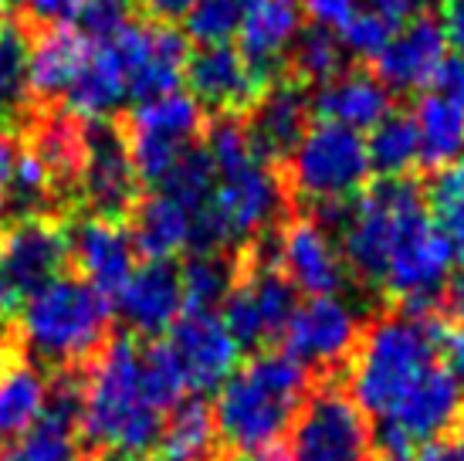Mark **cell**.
Returning a JSON list of instances; mask_svg holds the SVG:
<instances>
[{
  "label": "cell",
  "instance_id": "obj_2",
  "mask_svg": "<svg viewBox=\"0 0 464 461\" xmlns=\"http://www.w3.org/2000/svg\"><path fill=\"white\" fill-rule=\"evenodd\" d=\"M319 384L315 373L305 370L298 359L285 357L282 349H265L247 357L241 370L227 377L218 390V427L231 455L251 458L268 448L288 445L295 417L312 387Z\"/></svg>",
  "mask_w": 464,
  "mask_h": 461
},
{
  "label": "cell",
  "instance_id": "obj_48",
  "mask_svg": "<svg viewBox=\"0 0 464 461\" xmlns=\"http://www.w3.org/2000/svg\"><path fill=\"white\" fill-rule=\"evenodd\" d=\"M413 461H464V427L424 445Z\"/></svg>",
  "mask_w": 464,
  "mask_h": 461
},
{
  "label": "cell",
  "instance_id": "obj_50",
  "mask_svg": "<svg viewBox=\"0 0 464 461\" xmlns=\"http://www.w3.org/2000/svg\"><path fill=\"white\" fill-rule=\"evenodd\" d=\"M14 346H21L14 322H0V357H4V353H11Z\"/></svg>",
  "mask_w": 464,
  "mask_h": 461
},
{
  "label": "cell",
  "instance_id": "obj_31",
  "mask_svg": "<svg viewBox=\"0 0 464 461\" xmlns=\"http://www.w3.org/2000/svg\"><path fill=\"white\" fill-rule=\"evenodd\" d=\"M27 31L14 17L0 21V126L21 129L34 113L27 95Z\"/></svg>",
  "mask_w": 464,
  "mask_h": 461
},
{
  "label": "cell",
  "instance_id": "obj_29",
  "mask_svg": "<svg viewBox=\"0 0 464 461\" xmlns=\"http://www.w3.org/2000/svg\"><path fill=\"white\" fill-rule=\"evenodd\" d=\"M241 271V248L234 251H187L180 261L183 312H218Z\"/></svg>",
  "mask_w": 464,
  "mask_h": 461
},
{
  "label": "cell",
  "instance_id": "obj_36",
  "mask_svg": "<svg viewBox=\"0 0 464 461\" xmlns=\"http://www.w3.org/2000/svg\"><path fill=\"white\" fill-rule=\"evenodd\" d=\"M427 211L438 221V228L448 234L454 258L464 261V156L451 167L438 170L424 191Z\"/></svg>",
  "mask_w": 464,
  "mask_h": 461
},
{
  "label": "cell",
  "instance_id": "obj_33",
  "mask_svg": "<svg viewBox=\"0 0 464 461\" xmlns=\"http://www.w3.org/2000/svg\"><path fill=\"white\" fill-rule=\"evenodd\" d=\"M156 191L167 193L169 201H177L190 218L214 201V191H218V167H214V160L207 153L204 140L194 142L190 150H183L180 160L173 163V170L163 177V183H160Z\"/></svg>",
  "mask_w": 464,
  "mask_h": 461
},
{
  "label": "cell",
  "instance_id": "obj_16",
  "mask_svg": "<svg viewBox=\"0 0 464 461\" xmlns=\"http://www.w3.org/2000/svg\"><path fill=\"white\" fill-rule=\"evenodd\" d=\"M167 343L173 346L183 380L197 397L220 390L241 359V349L234 346L218 312H180V319L169 326Z\"/></svg>",
  "mask_w": 464,
  "mask_h": 461
},
{
  "label": "cell",
  "instance_id": "obj_53",
  "mask_svg": "<svg viewBox=\"0 0 464 461\" xmlns=\"http://www.w3.org/2000/svg\"><path fill=\"white\" fill-rule=\"evenodd\" d=\"M0 21H4V17H0Z\"/></svg>",
  "mask_w": 464,
  "mask_h": 461
},
{
  "label": "cell",
  "instance_id": "obj_49",
  "mask_svg": "<svg viewBox=\"0 0 464 461\" xmlns=\"http://www.w3.org/2000/svg\"><path fill=\"white\" fill-rule=\"evenodd\" d=\"M427 4L430 0H370V7L373 11H380L383 17H390L393 25H407V21H413V17H420V14L427 11Z\"/></svg>",
  "mask_w": 464,
  "mask_h": 461
},
{
  "label": "cell",
  "instance_id": "obj_35",
  "mask_svg": "<svg viewBox=\"0 0 464 461\" xmlns=\"http://www.w3.org/2000/svg\"><path fill=\"white\" fill-rule=\"evenodd\" d=\"M0 461H85L75 424L41 414V421L17 445L0 451Z\"/></svg>",
  "mask_w": 464,
  "mask_h": 461
},
{
  "label": "cell",
  "instance_id": "obj_14",
  "mask_svg": "<svg viewBox=\"0 0 464 461\" xmlns=\"http://www.w3.org/2000/svg\"><path fill=\"white\" fill-rule=\"evenodd\" d=\"M0 271L31 295L68 271V218H34L0 230Z\"/></svg>",
  "mask_w": 464,
  "mask_h": 461
},
{
  "label": "cell",
  "instance_id": "obj_46",
  "mask_svg": "<svg viewBox=\"0 0 464 461\" xmlns=\"http://www.w3.org/2000/svg\"><path fill=\"white\" fill-rule=\"evenodd\" d=\"M430 89L454 99L458 105H464V58L461 54H448V62L440 64V72Z\"/></svg>",
  "mask_w": 464,
  "mask_h": 461
},
{
  "label": "cell",
  "instance_id": "obj_17",
  "mask_svg": "<svg viewBox=\"0 0 464 461\" xmlns=\"http://www.w3.org/2000/svg\"><path fill=\"white\" fill-rule=\"evenodd\" d=\"M444 62H448L444 27L430 14H420L403 27H397V34L390 38L387 48L370 62V72L393 95H407V92L430 89Z\"/></svg>",
  "mask_w": 464,
  "mask_h": 461
},
{
  "label": "cell",
  "instance_id": "obj_26",
  "mask_svg": "<svg viewBox=\"0 0 464 461\" xmlns=\"http://www.w3.org/2000/svg\"><path fill=\"white\" fill-rule=\"evenodd\" d=\"M190 214L167 193L146 191L140 204L132 207L126 230L132 238L136 255L146 261H173V255L187 251L190 244Z\"/></svg>",
  "mask_w": 464,
  "mask_h": 461
},
{
  "label": "cell",
  "instance_id": "obj_12",
  "mask_svg": "<svg viewBox=\"0 0 464 461\" xmlns=\"http://www.w3.org/2000/svg\"><path fill=\"white\" fill-rule=\"evenodd\" d=\"M241 119L251 142V156L265 167L278 170L295 153V146L312 126V89L278 75Z\"/></svg>",
  "mask_w": 464,
  "mask_h": 461
},
{
  "label": "cell",
  "instance_id": "obj_27",
  "mask_svg": "<svg viewBox=\"0 0 464 461\" xmlns=\"http://www.w3.org/2000/svg\"><path fill=\"white\" fill-rule=\"evenodd\" d=\"M122 99H126V72H122L116 48L92 44L89 62L82 64V72L72 82V89L58 109H65L85 123H99V119H109L116 113Z\"/></svg>",
  "mask_w": 464,
  "mask_h": 461
},
{
  "label": "cell",
  "instance_id": "obj_32",
  "mask_svg": "<svg viewBox=\"0 0 464 461\" xmlns=\"http://www.w3.org/2000/svg\"><path fill=\"white\" fill-rule=\"evenodd\" d=\"M366 156L376 177H411V170L420 163V132L413 113L393 109L380 126L370 129Z\"/></svg>",
  "mask_w": 464,
  "mask_h": 461
},
{
  "label": "cell",
  "instance_id": "obj_15",
  "mask_svg": "<svg viewBox=\"0 0 464 461\" xmlns=\"http://www.w3.org/2000/svg\"><path fill=\"white\" fill-rule=\"evenodd\" d=\"M282 271L309 299L335 295L349 285L339 241L295 207L282 221Z\"/></svg>",
  "mask_w": 464,
  "mask_h": 461
},
{
  "label": "cell",
  "instance_id": "obj_10",
  "mask_svg": "<svg viewBox=\"0 0 464 461\" xmlns=\"http://www.w3.org/2000/svg\"><path fill=\"white\" fill-rule=\"evenodd\" d=\"M146 193L142 180L130 160V150L122 142V132L112 119L89 123V160L82 177V211L95 218L126 224L132 207Z\"/></svg>",
  "mask_w": 464,
  "mask_h": 461
},
{
  "label": "cell",
  "instance_id": "obj_40",
  "mask_svg": "<svg viewBox=\"0 0 464 461\" xmlns=\"http://www.w3.org/2000/svg\"><path fill=\"white\" fill-rule=\"evenodd\" d=\"M397 34V25L383 17L380 11H356L349 17L346 27H339V41H343V48L349 54H356L360 64H370L376 54L383 52L390 44V38Z\"/></svg>",
  "mask_w": 464,
  "mask_h": 461
},
{
  "label": "cell",
  "instance_id": "obj_13",
  "mask_svg": "<svg viewBox=\"0 0 464 461\" xmlns=\"http://www.w3.org/2000/svg\"><path fill=\"white\" fill-rule=\"evenodd\" d=\"M214 207H218L220 221L227 224L234 248L255 241L261 230L278 224L292 211L282 183H278V173L258 160H251L247 167L234 170L227 177H218Z\"/></svg>",
  "mask_w": 464,
  "mask_h": 461
},
{
  "label": "cell",
  "instance_id": "obj_37",
  "mask_svg": "<svg viewBox=\"0 0 464 461\" xmlns=\"http://www.w3.org/2000/svg\"><path fill=\"white\" fill-rule=\"evenodd\" d=\"M258 0H197L190 14L183 17L187 25V38L197 48H210V44H227V41L241 31L247 14L255 11Z\"/></svg>",
  "mask_w": 464,
  "mask_h": 461
},
{
  "label": "cell",
  "instance_id": "obj_18",
  "mask_svg": "<svg viewBox=\"0 0 464 461\" xmlns=\"http://www.w3.org/2000/svg\"><path fill=\"white\" fill-rule=\"evenodd\" d=\"M464 417V380L454 377L444 363H434L417 384L403 394L397 407L380 421L400 427L413 445H430L461 427Z\"/></svg>",
  "mask_w": 464,
  "mask_h": 461
},
{
  "label": "cell",
  "instance_id": "obj_28",
  "mask_svg": "<svg viewBox=\"0 0 464 461\" xmlns=\"http://www.w3.org/2000/svg\"><path fill=\"white\" fill-rule=\"evenodd\" d=\"M417 132H420V167L444 170L464 156V105L440 92H424L413 105Z\"/></svg>",
  "mask_w": 464,
  "mask_h": 461
},
{
  "label": "cell",
  "instance_id": "obj_6",
  "mask_svg": "<svg viewBox=\"0 0 464 461\" xmlns=\"http://www.w3.org/2000/svg\"><path fill=\"white\" fill-rule=\"evenodd\" d=\"M207 119H210V113L190 92H173V95H163L156 103L132 105V109L112 115V123L122 132V142L130 150L136 177L142 180L146 191L150 187L156 191L163 177L173 170V163L180 160L183 150H190L194 142L204 140Z\"/></svg>",
  "mask_w": 464,
  "mask_h": 461
},
{
  "label": "cell",
  "instance_id": "obj_4",
  "mask_svg": "<svg viewBox=\"0 0 464 461\" xmlns=\"http://www.w3.org/2000/svg\"><path fill=\"white\" fill-rule=\"evenodd\" d=\"M438 316H413L390 306L362 322L346 387L370 421L387 417L403 394L438 363Z\"/></svg>",
  "mask_w": 464,
  "mask_h": 461
},
{
  "label": "cell",
  "instance_id": "obj_45",
  "mask_svg": "<svg viewBox=\"0 0 464 461\" xmlns=\"http://www.w3.org/2000/svg\"><path fill=\"white\" fill-rule=\"evenodd\" d=\"M194 4L197 0H136V11L153 25H173V21L187 17Z\"/></svg>",
  "mask_w": 464,
  "mask_h": 461
},
{
  "label": "cell",
  "instance_id": "obj_52",
  "mask_svg": "<svg viewBox=\"0 0 464 461\" xmlns=\"http://www.w3.org/2000/svg\"><path fill=\"white\" fill-rule=\"evenodd\" d=\"M4 4H14V0H0V7H4Z\"/></svg>",
  "mask_w": 464,
  "mask_h": 461
},
{
  "label": "cell",
  "instance_id": "obj_41",
  "mask_svg": "<svg viewBox=\"0 0 464 461\" xmlns=\"http://www.w3.org/2000/svg\"><path fill=\"white\" fill-rule=\"evenodd\" d=\"M85 4L89 0H21L11 17L24 27L27 34H34V31H44V27L72 25Z\"/></svg>",
  "mask_w": 464,
  "mask_h": 461
},
{
  "label": "cell",
  "instance_id": "obj_38",
  "mask_svg": "<svg viewBox=\"0 0 464 461\" xmlns=\"http://www.w3.org/2000/svg\"><path fill=\"white\" fill-rule=\"evenodd\" d=\"M204 146L218 167V177H227L255 160L241 115H210L204 129Z\"/></svg>",
  "mask_w": 464,
  "mask_h": 461
},
{
  "label": "cell",
  "instance_id": "obj_42",
  "mask_svg": "<svg viewBox=\"0 0 464 461\" xmlns=\"http://www.w3.org/2000/svg\"><path fill=\"white\" fill-rule=\"evenodd\" d=\"M302 14H309L312 25L339 31L349 25V17L360 11V0H298Z\"/></svg>",
  "mask_w": 464,
  "mask_h": 461
},
{
  "label": "cell",
  "instance_id": "obj_1",
  "mask_svg": "<svg viewBox=\"0 0 464 461\" xmlns=\"http://www.w3.org/2000/svg\"><path fill=\"white\" fill-rule=\"evenodd\" d=\"M167 414L142 390L140 339L119 333L85 370V410L78 441L89 455H156Z\"/></svg>",
  "mask_w": 464,
  "mask_h": 461
},
{
  "label": "cell",
  "instance_id": "obj_30",
  "mask_svg": "<svg viewBox=\"0 0 464 461\" xmlns=\"http://www.w3.org/2000/svg\"><path fill=\"white\" fill-rule=\"evenodd\" d=\"M346 68V48L335 31L329 27H302L292 41V48L285 52L282 75L305 85V89H319L325 82H333L339 72Z\"/></svg>",
  "mask_w": 464,
  "mask_h": 461
},
{
  "label": "cell",
  "instance_id": "obj_47",
  "mask_svg": "<svg viewBox=\"0 0 464 461\" xmlns=\"http://www.w3.org/2000/svg\"><path fill=\"white\" fill-rule=\"evenodd\" d=\"M440 27H444L448 48L464 58V0H440Z\"/></svg>",
  "mask_w": 464,
  "mask_h": 461
},
{
  "label": "cell",
  "instance_id": "obj_22",
  "mask_svg": "<svg viewBox=\"0 0 464 461\" xmlns=\"http://www.w3.org/2000/svg\"><path fill=\"white\" fill-rule=\"evenodd\" d=\"M27 41H31V48H27V95H31V105L34 109H54L68 95L82 64L89 62L92 44L72 25L34 31V34H27Z\"/></svg>",
  "mask_w": 464,
  "mask_h": 461
},
{
  "label": "cell",
  "instance_id": "obj_19",
  "mask_svg": "<svg viewBox=\"0 0 464 461\" xmlns=\"http://www.w3.org/2000/svg\"><path fill=\"white\" fill-rule=\"evenodd\" d=\"M183 82L210 115H245L261 99V92L268 89L231 44L197 48L187 62Z\"/></svg>",
  "mask_w": 464,
  "mask_h": 461
},
{
  "label": "cell",
  "instance_id": "obj_25",
  "mask_svg": "<svg viewBox=\"0 0 464 461\" xmlns=\"http://www.w3.org/2000/svg\"><path fill=\"white\" fill-rule=\"evenodd\" d=\"M160 461H231L224 437L218 427L214 404L207 397H183L167 414L163 437L156 448Z\"/></svg>",
  "mask_w": 464,
  "mask_h": 461
},
{
  "label": "cell",
  "instance_id": "obj_24",
  "mask_svg": "<svg viewBox=\"0 0 464 461\" xmlns=\"http://www.w3.org/2000/svg\"><path fill=\"white\" fill-rule=\"evenodd\" d=\"M48 400V373L14 346L0 357V451L17 445L41 421Z\"/></svg>",
  "mask_w": 464,
  "mask_h": 461
},
{
  "label": "cell",
  "instance_id": "obj_7",
  "mask_svg": "<svg viewBox=\"0 0 464 461\" xmlns=\"http://www.w3.org/2000/svg\"><path fill=\"white\" fill-rule=\"evenodd\" d=\"M295 461H376L373 421L343 380H319L288 435Z\"/></svg>",
  "mask_w": 464,
  "mask_h": 461
},
{
  "label": "cell",
  "instance_id": "obj_8",
  "mask_svg": "<svg viewBox=\"0 0 464 461\" xmlns=\"http://www.w3.org/2000/svg\"><path fill=\"white\" fill-rule=\"evenodd\" d=\"M362 322L366 319H360L335 295L305 299V302H298L278 349L315 373V380H343L346 384L349 363H353V353L362 336Z\"/></svg>",
  "mask_w": 464,
  "mask_h": 461
},
{
  "label": "cell",
  "instance_id": "obj_5",
  "mask_svg": "<svg viewBox=\"0 0 464 461\" xmlns=\"http://www.w3.org/2000/svg\"><path fill=\"white\" fill-rule=\"evenodd\" d=\"M292 207H315L329 201H356L370 180V156L362 132L335 123H315L295 153L275 170Z\"/></svg>",
  "mask_w": 464,
  "mask_h": 461
},
{
  "label": "cell",
  "instance_id": "obj_23",
  "mask_svg": "<svg viewBox=\"0 0 464 461\" xmlns=\"http://www.w3.org/2000/svg\"><path fill=\"white\" fill-rule=\"evenodd\" d=\"M302 31V4L298 0H258L255 11L237 31V52L258 82L271 85L282 75L285 52Z\"/></svg>",
  "mask_w": 464,
  "mask_h": 461
},
{
  "label": "cell",
  "instance_id": "obj_43",
  "mask_svg": "<svg viewBox=\"0 0 464 461\" xmlns=\"http://www.w3.org/2000/svg\"><path fill=\"white\" fill-rule=\"evenodd\" d=\"M434 312L440 322H451V326H464V269L451 271L444 289L434 299Z\"/></svg>",
  "mask_w": 464,
  "mask_h": 461
},
{
  "label": "cell",
  "instance_id": "obj_51",
  "mask_svg": "<svg viewBox=\"0 0 464 461\" xmlns=\"http://www.w3.org/2000/svg\"><path fill=\"white\" fill-rule=\"evenodd\" d=\"M85 461H160L156 455H89L85 451Z\"/></svg>",
  "mask_w": 464,
  "mask_h": 461
},
{
  "label": "cell",
  "instance_id": "obj_44",
  "mask_svg": "<svg viewBox=\"0 0 464 461\" xmlns=\"http://www.w3.org/2000/svg\"><path fill=\"white\" fill-rule=\"evenodd\" d=\"M438 357L440 363L464 380V326H451V322H440L438 333Z\"/></svg>",
  "mask_w": 464,
  "mask_h": 461
},
{
  "label": "cell",
  "instance_id": "obj_20",
  "mask_svg": "<svg viewBox=\"0 0 464 461\" xmlns=\"http://www.w3.org/2000/svg\"><path fill=\"white\" fill-rule=\"evenodd\" d=\"M116 312L126 322V333L136 339H160L183 312V285L177 261H146L132 271L130 285L116 295Z\"/></svg>",
  "mask_w": 464,
  "mask_h": 461
},
{
  "label": "cell",
  "instance_id": "obj_39",
  "mask_svg": "<svg viewBox=\"0 0 464 461\" xmlns=\"http://www.w3.org/2000/svg\"><path fill=\"white\" fill-rule=\"evenodd\" d=\"M136 0H89L78 14V34L89 44H112V41L136 21Z\"/></svg>",
  "mask_w": 464,
  "mask_h": 461
},
{
  "label": "cell",
  "instance_id": "obj_3",
  "mask_svg": "<svg viewBox=\"0 0 464 461\" xmlns=\"http://www.w3.org/2000/svg\"><path fill=\"white\" fill-rule=\"evenodd\" d=\"M14 329L24 353L48 377L89 370L116 336V306L75 271H65L27 295L14 316Z\"/></svg>",
  "mask_w": 464,
  "mask_h": 461
},
{
  "label": "cell",
  "instance_id": "obj_11",
  "mask_svg": "<svg viewBox=\"0 0 464 461\" xmlns=\"http://www.w3.org/2000/svg\"><path fill=\"white\" fill-rule=\"evenodd\" d=\"M68 271L116 302L136 271V248L126 224L75 211L68 218Z\"/></svg>",
  "mask_w": 464,
  "mask_h": 461
},
{
  "label": "cell",
  "instance_id": "obj_21",
  "mask_svg": "<svg viewBox=\"0 0 464 461\" xmlns=\"http://www.w3.org/2000/svg\"><path fill=\"white\" fill-rule=\"evenodd\" d=\"M397 109V95L370 72V64L343 68L333 82L312 92V119L346 129H373Z\"/></svg>",
  "mask_w": 464,
  "mask_h": 461
},
{
  "label": "cell",
  "instance_id": "obj_34",
  "mask_svg": "<svg viewBox=\"0 0 464 461\" xmlns=\"http://www.w3.org/2000/svg\"><path fill=\"white\" fill-rule=\"evenodd\" d=\"M140 363H142V390L156 410L177 407L187 394V380H183L180 359L173 353V346L167 343V336L160 339H140Z\"/></svg>",
  "mask_w": 464,
  "mask_h": 461
},
{
  "label": "cell",
  "instance_id": "obj_9",
  "mask_svg": "<svg viewBox=\"0 0 464 461\" xmlns=\"http://www.w3.org/2000/svg\"><path fill=\"white\" fill-rule=\"evenodd\" d=\"M119 62L126 72V95L132 105L156 103L163 95L180 92L190 62V38L173 25H153V21H132L116 41Z\"/></svg>",
  "mask_w": 464,
  "mask_h": 461
}]
</instances>
